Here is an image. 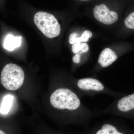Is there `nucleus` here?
I'll return each instance as SVG.
<instances>
[{
  "mask_svg": "<svg viewBox=\"0 0 134 134\" xmlns=\"http://www.w3.org/2000/svg\"><path fill=\"white\" fill-rule=\"evenodd\" d=\"M50 103L54 108L70 111L76 110L81 104L76 94L66 88L59 89L54 92L50 96Z\"/></svg>",
  "mask_w": 134,
  "mask_h": 134,
  "instance_id": "f257e3e1",
  "label": "nucleus"
},
{
  "mask_svg": "<svg viewBox=\"0 0 134 134\" xmlns=\"http://www.w3.org/2000/svg\"><path fill=\"white\" fill-rule=\"evenodd\" d=\"M24 77V72L21 67L9 63L3 69L1 74V83L7 90L15 91L23 85Z\"/></svg>",
  "mask_w": 134,
  "mask_h": 134,
  "instance_id": "f03ea898",
  "label": "nucleus"
},
{
  "mask_svg": "<svg viewBox=\"0 0 134 134\" xmlns=\"http://www.w3.org/2000/svg\"><path fill=\"white\" fill-rule=\"evenodd\" d=\"M34 23L46 37L52 38L59 35L61 27L53 15L44 12L36 13L34 18Z\"/></svg>",
  "mask_w": 134,
  "mask_h": 134,
  "instance_id": "7ed1b4c3",
  "label": "nucleus"
},
{
  "mask_svg": "<svg viewBox=\"0 0 134 134\" xmlns=\"http://www.w3.org/2000/svg\"><path fill=\"white\" fill-rule=\"evenodd\" d=\"M93 15L97 20L105 25H111L115 23L119 18L116 12L110 11L104 4L97 5L94 8Z\"/></svg>",
  "mask_w": 134,
  "mask_h": 134,
  "instance_id": "20e7f679",
  "label": "nucleus"
},
{
  "mask_svg": "<svg viewBox=\"0 0 134 134\" xmlns=\"http://www.w3.org/2000/svg\"><path fill=\"white\" fill-rule=\"evenodd\" d=\"M78 88L83 90L102 91L104 89L103 84L98 80L92 78L79 79L77 83Z\"/></svg>",
  "mask_w": 134,
  "mask_h": 134,
  "instance_id": "39448f33",
  "label": "nucleus"
},
{
  "mask_svg": "<svg viewBox=\"0 0 134 134\" xmlns=\"http://www.w3.org/2000/svg\"><path fill=\"white\" fill-rule=\"evenodd\" d=\"M117 58V55L110 48H107L100 53L98 62L102 67L106 68L113 63Z\"/></svg>",
  "mask_w": 134,
  "mask_h": 134,
  "instance_id": "423d86ee",
  "label": "nucleus"
},
{
  "mask_svg": "<svg viewBox=\"0 0 134 134\" xmlns=\"http://www.w3.org/2000/svg\"><path fill=\"white\" fill-rule=\"evenodd\" d=\"M117 108L122 112H128L134 109V93L121 99L117 103Z\"/></svg>",
  "mask_w": 134,
  "mask_h": 134,
  "instance_id": "0eeeda50",
  "label": "nucleus"
},
{
  "mask_svg": "<svg viewBox=\"0 0 134 134\" xmlns=\"http://www.w3.org/2000/svg\"><path fill=\"white\" fill-rule=\"evenodd\" d=\"M21 37L20 36L14 37L11 34H9L4 39V48L9 51H13L21 46Z\"/></svg>",
  "mask_w": 134,
  "mask_h": 134,
  "instance_id": "6e6552de",
  "label": "nucleus"
},
{
  "mask_svg": "<svg viewBox=\"0 0 134 134\" xmlns=\"http://www.w3.org/2000/svg\"><path fill=\"white\" fill-rule=\"evenodd\" d=\"M92 36V32L89 30L84 31L80 37H77V34L76 33H73L69 36V42L70 44L73 45L75 43H81V42H88L89 39Z\"/></svg>",
  "mask_w": 134,
  "mask_h": 134,
  "instance_id": "1a4fd4ad",
  "label": "nucleus"
},
{
  "mask_svg": "<svg viewBox=\"0 0 134 134\" xmlns=\"http://www.w3.org/2000/svg\"><path fill=\"white\" fill-rule=\"evenodd\" d=\"M13 99L14 97L10 95H7L3 97L0 109V111L1 114H7L9 112L10 108L12 106Z\"/></svg>",
  "mask_w": 134,
  "mask_h": 134,
  "instance_id": "9d476101",
  "label": "nucleus"
},
{
  "mask_svg": "<svg viewBox=\"0 0 134 134\" xmlns=\"http://www.w3.org/2000/svg\"><path fill=\"white\" fill-rule=\"evenodd\" d=\"M97 134H121V133L116 129V128L110 124L104 125L101 129L96 133Z\"/></svg>",
  "mask_w": 134,
  "mask_h": 134,
  "instance_id": "9b49d317",
  "label": "nucleus"
},
{
  "mask_svg": "<svg viewBox=\"0 0 134 134\" xmlns=\"http://www.w3.org/2000/svg\"><path fill=\"white\" fill-rule=\"evenodd\" d=\"M124 23L127 29L134 30V11L127 16L125 19Z\"/></svg>",
  "mask_w": 134,
  "mask_h": 134,
  "instance_id": "f8f14e48",
  "label": "nucleus"
},
{
  "mask_svg": "<svg viewBox=\"0 0 134 134\" xmlns=\"http://www.w3.org/2000/svg\"><path fill=\"white\" fill-rule=\"evenodd\" d=\"M82 49V44L81 43H75L72 45V52L75 54L80 53Z\"/></svg>",
  "mask_w": 134,
  "mask_h": 134,
  "instance_id": "ddd939ff",
  "label": "nucleus"
},
{
  "mask_svg": "<svg viewBox=\"0 0 134 134\" xmlns=\"http://www.w3.org/2000/svg\"><path fill=\"white\" fill-rule=\"evenodd\" d=\"M82 49L80 52V54L87 52L89 50V46L87 43H82Z\"/></svg>",
  "mask_w": 134,
  "mask_h": 134,
  "instance_id": "4468645a",
  "label": "nucleus"
},
{
  "mask_svg": "<svg viewBox=\"0 0 134 134\" xmlns=\"http://www.w3.org/2000/svg\"><path fill=\"white\" fill-rule=\"evenodd\" d=\"M81 54L78 53L76 54L73 57L72 60L73 62L75 63H79L80 62V59H81Z\"/></svg>",
  "mask_w": 134,
  "mask_h": 134,
  "instance_id": "2eb2a0df",
  "label": "nucleus"
},
{
  "mask_svg": "<svg viewBox=\"0 0 134 134\" xmlns=\"http://www.w3.org/2000/svg\"><path fill=\"white\" fill-rule=\"evenodd\" d=\"M1 134H4V133H3L1 131Z\"/></svg>",
  "mask_w": 134,
  "mask_h": 134,
  "instance_id": "dca6fc26",
  "label": "nucleus"
},
{
  "mask_svg": "<svg viewBox=\"0 0 134 134\" xmlns=\"http://www.w3.org/2000/svg\"><path fill=\"white\" fill-rule=\"evenodd\" d=\"M80 1H89V0H80Z\"/></svg>",
  "mask_w": 134,
  "mask_h": 134,
  "instance_id": "f3484780",
  "label": "nucleus"
}]
</instances>
